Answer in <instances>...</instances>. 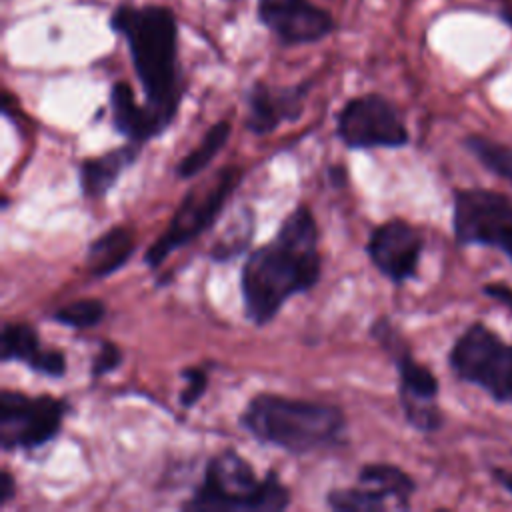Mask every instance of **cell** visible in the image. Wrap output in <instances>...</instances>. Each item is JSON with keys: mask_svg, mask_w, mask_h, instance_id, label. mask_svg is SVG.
<instances>
[{"mask_svg": "<svg viewBox=\"0 0 512 512\" xmlns=\"http://www.w3.org/2000/svg\"><path fill=\"white\" fill-rule=\"evenodd\" d=\"M322 270L318 226L312 210L298 204L280 224L276 236L254 248L242 266L240 292L250 324H270L296 294L310 292Z\"/></svg>", "mask_w": 512, "mask_h": 512, "instance_id": "cell-1", "label": "cell"}, {"mask_svg": "<svg viewBox=\"0 0 512 512\" xmlns=\"http://www.w3.org/2000/svg\"><path fill=\"white\" fill-rule=\"evenodd\" d=\"M110 28L126 40L134 72L144 92V106L164 134L174 122L184 76L178 62V22L168 6L120 4Z\"/></svg>", "mask_w": 512, "mask_h": 512, "instance_id": "cell-2", "label": "cell"}, {"mask_svg": "<svg viewBox=\"0 0 512 512\" xmlns=\"http://www.w3.org/2000/svg\"><path fill=\"white\" fill-rule=\"evenodd\" d=\"M240 424L262 444L288 454L336 448L346 440V416L340 406L260 392L240 414Z\"/></svg>", "mask_w": 512, "mask_h": 512, "instance_id": "cell-3", "label": "cell"}, {"mask_svg": "<svg viewBox=\"0 0 512 512\" xmlns=\"http://www.w3.org/2000/svg\"><path fill=\"white\" fill-rule=\"evenodd\" d=\"M288 504L290 490L280 482L276 470H268L260 478L242 454L224 448L208 460L202 482L180 508L194 512H276L288 508Z\"/></svg>", "mask_w": 512, "mask_h": 512, "instance_id": "cell-4", "label": "cell"}, {"mask_svg": "<svg viewBox=\"0 0 512 512\" xmlns=\"http://www.w3.org/2000/svg\"><path fill=\"white\" fill-rule=\"evenodd\" d=\"M240 180L242 170L238 166H224L214 176L192 186L176 206L166 230L146 250V266L158 268L174 250L204 234L222 214Z\"/></svg>", "mask_w": 512, "mask_h": 512, "instance_id": "cell-5", "label": "cell"}, {"mask_svg": "<svg viewBox=\"0 0 512 512\" xmlns=\"http://www.w3.org/2000/svg\"><path fill=\"white\" fill-rule=\"evenodd\" d=\"M452 374L484 390L494 402L512 406V342L486 326L472 322L448 352Z\"/></svg>", "mask_w": 512, "mask_h": 512, "instance_id": "cell-6", "label": "cell"}, {"mask_svg": "<svg viewBox=\"0 0 512 512\" xmlns=\"http://www.w3.org/2000/svg\"><path fill=\"white\" fill-rule=\"evenodd\" d=\"M370 334L396 364L398 400L406 422L414 430L426 434L440 430L444 426V416L436 404L440 392L436 374L412 356L410 346L388 318H378L372 324Z\"/></svg>", "mask_w": 512, "mask_h": 512, "instance_id": "cell-7", "label": "cell"}, {"mask_svg": "<svg viewBox=\"0 0 512 512\" xmlns=\"http://www.w3.org/2000/svg\"><path fill=\"white\" fill-rule=\"evenodd\" d=\"M452 232L458 246H484L512 262V198L488 188H456Z\"/></svg>", "mask_w": 512, "mask_h": 512, "instance_id": "cell-8", "label": "cell"}, {"mask_svg": "<svg viewBox=\"0 0 512 512\" xmlns=\"http://www.w3.org/2000/svg\"><path fill=\"white\" fill-rule=\"evenodd\" d=\"M70 410L66 398L28 396L4 388L0 392V448L4 452L34 450L54 440Z\"/></svg>", "mask_w": 512, "mask_h": 512, "instance_id": "cell-9", "label": "cell"}, {"mask_svg": "<svg viewBox=\"0 0 512 512\" xmlns=\"http://www.w3.org/2000/svg\"><path fill=\"white\" fill-rule=\"evenodd\" d=\"M336 136L352 150L402 148L410 140L400 110L382 94L350 98L336 116Z\"/></svg>", "mask_w": 512, "mask_h": 512, "instance_id": "cell-10", "label": "cell"}, {"mask_svg": "<svg viewBox=\"0 0 512 512\" xmlns=\"http://www.w3.org/2000/svg\"><path fill=\"white\" fill-rule=\"evenodd\" d=\"M424 238L416 226L402 218L378 224L366 242V254L372 266L394 284L416 278Z\"/></svg>", "mask_w": 512, "mask_h": 512, "instance_id": "cell-11", "label": "cell"}, {"mask_svg": "<svg viewBox=\"0 0 512 512\" xmlns=\"http://www.w3.org/2000/svg\"><path fill=\"white\" fill-rule=\"evenodd\" d=\"M258 20L282 46L314 44L336 30L334 16L312 0H258Z\"/></svg>", "mask_w": 512, "mask_h": 512, "instance_id": "cell-12", "label": "cell"}, {"mask_svg": "<svg viewBox=\"0 0 512 512\" xmlns=\"http://www.w3.org/2000/svg\"><path fill=\"white\" fill-rule=\"evenodd\" d=\"M310 90V82L294 86H274L262 80L254 82L246 94L248 112L244 126L252 134H268L282 122H296L304 112V100Z\"/></svg>", "mask_w": 512, "mask_h": 512, "instance_id": "cell-13", "label": "cell"}, {"mask_svg": "<svg viewBox=\"0 0 512 512\" xmlns=\"http://www.w3.org/2000/svg\"><path fill=\"white\" fill-rule=\"evenodd\" d=\"M0 342L2 362H20L48 378H62L66 374V354L58 348H44L36 328L26 322H6Z\"/></svg>", "mask_w": 512, "mask_h": 512, "instance_id": "cell-14", "label": "cell"}, {"mask_svg": "<svg viewBox=\"0 0 512 512\" xmlns=\"http://www.w3.org/2000/svg\"><path fill=\"white\" fill-rule=\"evenodd\" d=\"M142 144L126 142L114 150H108L100 156L84 158L78 164V182L80 190L86 198L100 200L104 198L110 188L118 182L126 168H130L140 156Z\"/></svg>", "mask_w": 512, "mask_h": 512, "instance_id": "cell-15", "label": "cell"}, {"mask_svg": "<svg viewBox=\"0 0 512 512\" xmlns=\"http://www.w3.org/2000/svg\"><path fill=\"white\" fill-rule=\"evenodd\" d=\"M108 104H110L112 124L116 132L122 134L126 140L136 144H146L148 140L162 136L148 108L136 100L134 90L130 88L128 82L118 80L112 84Z\"/></svg>", "mask_w": 512, "mask_h": 512, "instance_id": "cell-16", "label": "cell"}, {"mask_svg": "<svg viewBox=\"0 0 512 512\" xmlns=\"http://www.w3.org/2000/svg\"><path fill=\"white\" fill-rule=\"evenodd\" d=\"M136 250L134 228L120 224L108 228L104 234L94 238L86 252V270L96 278H106L118 272Z\"/></svg>", "mask_w": 512, "mask_h": 512, "instance_id": "cell-17", "label": "cell"}, {"mask_svg": "<svg viewBox=\"0 0 512 512\" xmlns=\"http://www.w3.org/2000/svg\"><path fill=\"white\" fill-rule=\"evenodd\" d=\"M358 484L376 490L398 510H408L410 498L416 492L414 478L400 466L388 462L364 464L358 474Z\"/></svg>", "mask_w": 512, "mask_h": 512, "instance_id": "cell-18", "label": "cell"}, {"mask_svg": "<svg viewBox=\"0 0 512 512\" xmlns=\"http://www.w3.org/2000/svg\"><path fill=\"white\" fill-rule=\"evenodd\" d=\"M232 132V124L228 120H218L216 124H212L206 134L202 136L200 144L196 148H192L176 166V176L182 180L194 178L198 176L216 156L218 152L226 146L228 138Z\"/></svg>", "mask_w": 512, "mask_h": 512, "instance_id": "cell-19", "label": "cell"}, {"mask_svg": "<svg viewBox=\"0 0 512 512\" xmlns=\"http://www.w3.org/2000/svg\"><path fill=\"white\" fill-rule=\"evenodd\" d=\"M462 146L492 174L500 176L512 186V146L480 134H468Z\"/></svg>", "mask_w": 512, "mask_h": 512, "instance_id": "cell-20", "label": "cell"}, {"mask_svg": "<svg viewBox=\"0 0 512 512\" xmlns=\"http://www.w3.org/2000/svg\"><path fill=\"white\" fill-rule=\"evenodd\" d=\"M326 504L340 512H380L390 506L384 496L364 484L354 488H332L326 494Z\"/></svg>", "mask_w": 512, "mask_h": 512, "instance_id": "cell-21", "label": "cell"}, {"mask_svg": "<svg viewBox=\"0 0 512 512\" xmlns=\"http://www.w3.org/2000/svg\"><path fill=\"white\" fill-rule=\"evenodd\" d=\"M104 316H106V306L102 300L82 298V300H76V302H70V304L58 308L50 318L56 324L84 330V328H92V326L100 324L104 320Z\"/></svg>", "mask_w": 512, "mask_h": 512, "instance_id": "cell-22", "label": "cell"}, {"mask_svg": "<svg viewBox=\"0 0 512 512\" xmlns=\"http://www.w3.org/2000/svg\"><path fill=\"white\" fill-rule=\"evenodd\" d=\"M252 232H254V220H252V214H248L246 220L234 222V226L226 234H222V238L212 246L210 256L218 262L234 258L248 246Z\"/></svg>", "mask_w": 512, "mask_h": 512, "instance_id": "cell-23", "label": "cell"}, {"mask_svg": "<svg viewBox=\"0 0 512 512\" xmlns=\"http://www.w3.org/2000/svg\"><path fill=\"white\" fill-rule=\"evenodd\" d=\"M180 376L186 380V384L178 394V402H180V406L190 408L204 396V392L208 388V372L198 366H188L180 372Z\"/></svg>", "mask_w": 512, "mask_h": 512, "instance_id": "cell-24", "label": "cell"}, {"mask_svg": "<svg viewBox=\"0 0 512 512\" xmlns=\"http://www.w3.org/2000/svg\"><path fill=\"white\" fill-rule=\"evenodd\" d=\"M122 360H124V356H122L120 348L110 340H102L100 346H98L96 356L92 358L90 376L92 378H102L104 374H110L112 370H116L122 364Z\"/></svg>", "mask_w": 512, "mask_h": 512, "instance_id": "cell-25", "label": "cell"}, {"mask_svg": "<svg viewBox=\"0 0 512 512\" xmlns=\"http://www.w3.org/2000/svg\"><path fill=\"white\" fill-rule=\"evenodd\" d=\"M482 294L504 306L512 314V286L504 282H488L482 286Z\"/></svg>", "mask_w": 512, "mask_h": 512, "instance_id": "cell-26", "label": "cell"}, {"mask_svg": "<svg viewBox=\"0 0 512 512\" xmlns=\"http://www.w3.org/2000/svg\"><path fill=\"white\" fill-rule=\"evenodd\" d=\"M16 496V480L8 470L0 472V506H6Z\"/></svg>", "mask_w": 512, "mask_h": 512, "instance_id": "cell-27", "label": "cell"}, {"mask_svg": "<svg viewBox=\"0 0 512 512\" xmlns=\"http://www.w3.org/2000/svg\"><path fill=\"white\" fill-rule=\"evenodd\" d=\"M490 476L492 480L504 488V492H508L512 496V470H506V468H500V466H492L490 468Z\"/></svg>", "mask_w": 512, "mask_h": 512, "instance_id": "cell-28", "label": "cell"}, {"mask_svg": "<svg viewBox=\"0 0 512 512\" xmlns=\"http://www.w3.org/2000/svg\"><path fill=\"white\" fill-rule=\"evenodd\" d=\"M328 178H330V182H332V184L342 186V184H346V170H344L342 166H330V170H328Z\"/></svg>", "mask_w": 512, "mask_h": 512, "instance_id": "cell-29", "label": "cell"}, {"mask_svg": "<svg viewBox=\"0 0 512 512\" xmlns=\"http://www.w3.org/2000/svg\"><path fill=\"white\" fill-rule=\"evenodd\" d=\"M502 20H504L508 26H512V10H504V12H502Z\"/></svg>", "mask_w": 512, "mask_h": 512, "instance_id": "cell-30", "label": "cell"}]
</instances>
